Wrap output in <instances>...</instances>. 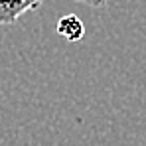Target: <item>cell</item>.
<instances>
[{
	"mask_svg": "<svg viewBox=\"0 0 146 146\" xmlns=\"http://www.w3.org/2000/svg\"><path fill=\"white\" fill-rule=\"evenodd\" d=\"M44 0H0V24H14L26 12L38 10Z\"/></svg>",
	"mask_w": 146,
	"mask_h": 146,
	"instance_id": "1",
	"label": "cell"
},
{
	"mask_svg": "<svg viewBox=\"0 0 146 146\" xmlns=\"http://www.w3.org/2000/svg\"><path fill=\"white\" fill-rule=\"evenodd\" d=\"M57 34L67 42H77L85 36V26L75 14H67L57 20Z\"/></svg>",
	"mask_w": 146,
	"mask_h": 146,
	"instance_id": "2",
	"label": "cell"
},
{
	"mask_svg": "<svg viewBox=\"0 0 146 146\" xmlns=\"http://www.w3.org/2000/svg\"><path fill=\"white\" fill-rule=\"evenodd\" d=\"M77 2L87 4V6H103V4H107L109 0H77Z\"/></svg>",
	"mask_w": 146,
	"mask_h": 146,
	"instance_id": "3",
	"label": "cell"
}]
</instances>
